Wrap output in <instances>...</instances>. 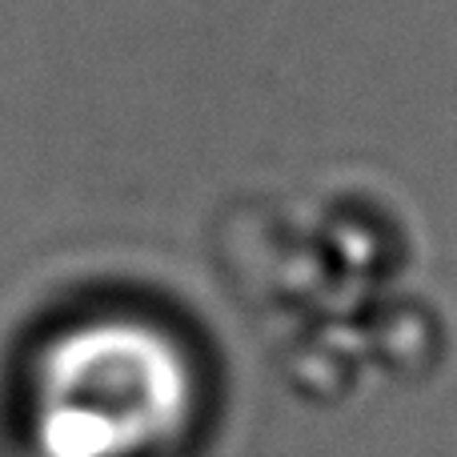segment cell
<instances>
[{
	"mask_svg": "<svg viewBox=\"0 0 457 457\" xmlns=\"http://www.w3.org/2000/svg\"><path fill=\"white\" fill-rule=\"evenodd\" d=\"M197 365L173 329L93 313L40 345L29 429L40 457H157L197 418Z\"/></svg>",
	"mask_w": 457,
	"mask_h": 457,
	"instance_id": "cell-1",
	"label": "cell"
}]
</instances>
